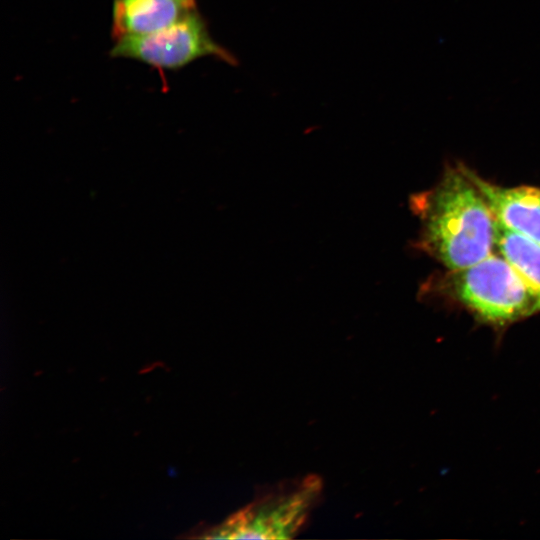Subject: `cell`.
<instances>
[{"instance_id":"6da1fadb","label":"cell","mask_w":540,"mask_h":540,"mask_svg":"<svg viewBox=\"0 0 540 540\" xmlns=\"http://www.w3.org/2000/svg\"><path fill=\"white\" fill-rule=\"evenodd\" d=\"M420 220L416 247L448 270L471 266L495 246V218L460 164L447 166L432 188L410 198Z\"/></svg>"},{"instance_id":"7a4b0ae2","label":"cell","mask_w":540,"mask_h":540,"mask_svg":"<svg viewBox=\"0 0 540 540\" xmlns=\"http://www.w3.org/2000/svg\"><path fill=\"white\" fill-rule=\"evenodd\" d=\"M433 284L436 292L496 329L540 312V300L501 254L448 270Z\"/></svg>"},{"instance_id":"3957f363","label":"cell","mask_w":540,"mask_h":540,"mask_svg":"<svg viewBox=\"0 0 540 540\" xmlns=\"http://www.w3.org/2000/svg\"><path fill=\"white\" fill-rule=\"evenodd\" d=\"M109 54L140 61L160 72L181 69L204 56L237 64L233 54L213 40L207 21L198 10L155 33L119 38Z\"/></svg>"},{"instance_id":"277c9868","label":"cell","mask_w":540,"mask_h":540,"mask_svg":"<svg viewBox=\"0 0 540 540\" xmlns=\"http://www.w3.org/2000/svg\"><path fill=\"white\" fill-rule=\"evenodd\" d=\"M321 487L318 476H307L239 510L207 537L265 540L292 538L306 522Z\"/></svg>"},{"instance_id":"5b68a950","label":"cell","mask_w":540,"mask_h":540,"mask_svg":"<svg viewBox=\"0 0 540 540\" xmlns=\"http://www.w3.org/2000/svg\"><path fill=\"white\" fill-rule=\"evenodd\" d=\"M460 165L499 223L540 243V187H502L483 179L466 165Z\"/></svg>"},{"instance_id":"8992f818","label":"cell","mask_w":540,"mask_h":540,"mask_svg":"<svg viewBox=\"0 0 540 540\" xmlns=\"http://www.w3.org/2000/svg\"><path fill=\"white\" fill-rule=\"evenodd\" d=\"M198 10L197 0H113V40L163 30Z\"/></svg>"},{"instance_id":"52a82bcc","label":"cell","mask_w":540,"mask_h":540,"mask_svg":"<svg viewBox=\"0 0 540 540\" xmlns=\"http://www.w3.org/2000/svg\"><path fill=\"white\" fill-rule=\"evenodd\" d=\"M495 246L540 300V243L509 230L495 219Z\"/></svg>"}]
</instances>
